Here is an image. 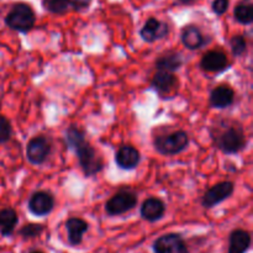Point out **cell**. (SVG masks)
I'll list each match as a JSON object with an SVG mask.
<instances>
[{"instance_id":"1","label":"cell","mask_w":253,"mask_h":253,"mask_svg":"<svg viewBox=\"0 0 253 253\" xmlns=\"http://www.w3.org/2000/svg\"><path fill=\"white\" fill-rule=\"evenodd\" d=\"M64 138L68 147H71L77 153L79 165L85 177H91L103 170L104 160L85 140L83 131L72 125L66 130Z\"/></svg>"},{"instance_id":"2","label":"cell","mask_w":253,"mask_h":253,"mask_svg":"<svg viewBox=\"0 0 253 253\" xmlns=\"http://www.w3.org/2000/svg\"><path fill=\"white\" fill-rule=\"evenodd\" d=\"M215 145L225 155H235L246 145V136L240 125H231L216 131L212 136Z\"/></svg>"},{"instance_id":"3","label":"cell","mask_w":253,"mask_h":253,"mask_svg":"<svg viewBox=\"0 0 253 253\" xmlns=\"http://www.w3.org/2000/svg\"><path fill=\"white\" fill-rule=\"evenodd\" d=\"M35 21H36V17H35L34 10L30 5L24 4V2L14 5V7L5 17L6 26L21 34H26L30 30L34 29Z\"/></svg>"},{"instance_id":"4","label":"cell","mask_w":253,"mask_h":253,"mask_svg":"<svg viewBox=\"0 0 253 253\" xmlns=\"http://www.w3.org/2000/svg\"><path fill=\"white\" fill-rule=\"evenodd\" d=\"M188 145H189V137H188V133L183 130L160 135L153 140L156 151L163 156L178 155L184 151Z\"/></svg>"},{"instance_id":"5","label":"cell","mask_w":253,"mask_h":253,"mask_svg":"<svg viewBox=\"0 0 253 253\" xmlns=\"http://www.w3.org/2000/svg\"><path fill=\"white\" fill-rule=\"evenodd\" d=\"M137 205V195L130 190H121L110 198L105 204L109 215H121L130 211Z\"/></svg>"},{"instance_id":"6","label":"cell","mask_w":253,"mask_h":253,"mask_svg":"<svg viewBox=\"0 0 253 253\" xmlns=\"http://www.w3.org/2000/svg\"><path fill=\"white\" fill-rule=\"evenodd\" d=\"M51 153V142L44 136L31 138L26 146V157L31 165L40 166L48 158Z\"/></svg>"},{"instance_id":"7","label":"cell","mask_w":253,"mask_h":253,"mask_svg":"<svg viewBox=\"0 0 253 253\" xmlns=\"http://www.w3.org/2000/svg\"><path fill=\"white\" fill-rule=\"evenodd\" d=\"M234 189L235 185L232 182L217 183L205 193L204 197L202 198V205L207 209H211V208L216 207L217 204L231 197Z\"/></svg>"},{"instance_id":"8","label":"cell","mask_w":253,"mask_h":253,"mask_svg":"<svg viewBox=\"0 0 253 253\" xmlns=\"http://www.w3.org/2000/svg\"><path fill=\"white\" fill-rule=\"evenodd\" d=\"M151 86L160 94L162 98L170 96L177 91L178 78L170 72L157 71L151 81Z\"/></svg>"},{"instance_id":"9","label":"cell","mask_w":253,"mask_h":253,"mask_svg":"<svg viewBox=\"0 0 253 253\" xmlns=\"http://www.w3.org/2000/svg\"><path fill=\"white\" fill-rule=\"evenodd\" d=\"M169 34V27L166 22L160 21L156 17H150L143 25V27L140 31V36L145 42H155L157 40L165 39Z\"/></svg>"},{"instance_id":"10","label":"cell","mask_w":253,"mask_h":253,"mask_svg":"<svg viewBox=\"0 0 253 253\" xmlns=\"http://www.w3.org/2000/svg\"><path fill=\"white\" fill-rule=\"evenodd\" d=\"M54 208V199L48 192H36L29 199V210L36 216L48 215Z\"/></svg>"},{"instance_id":"11","label":"cell","mask_w":253,"mask_h":253,"mask_svg":"<svg viewBox=\"0 0 253 253\" xmlns=\"http://www.w3.org/2000/svg\"><path fill=\"white\" fill-rule=\"evenodd\" d=\"M156 253H189L182 237L177 234H168L160 237L153 245Z\"/></svg>"},{"instance_id":"12","label":"cell","mask_w":253,"mask_h":253,"mask_svg":"<svg viewBox=\"0 0 253 253\" xmlns=\"http://www.w3.org/2000/svg\"><path fill=\"white\" fill-rule=\"evenodd\" d=\"M200 67L205 72L217 73V72H222L229 68V59H227L226 54L222 51L211 49V51H208L202 57V59H200Z\"/></svg>"},{"instance_id":"13","label":"cell","mask_w":253,"mask_h":253,"mask_svg":"<svg viewBox=\"0 0 253 253\" xmlns=\"http://www.w3.org/2000/svg\"><path fill=\"white\" fill-rule=\"evenodd\" d=\"M141 161L140 152H138L137 148H135L133 146L126 145L120 147V150L116 152L115 156V162L121 169L130 170L133 169L138 166Z\"/></svg>"},{"instance_id":"14","label":"cell","mask_w":253,"mask_h":253,"mask_svg":"<svg viewBox=\"0 0 253 253\" xmlns=\"http://www.w3.org/2000/svg\"><path fill=\"white\" fill-rule=\"evenodd\" d=\"M235 100L234 89L230 88L226 84L216 86L210 93V105L215 109H225L231 105Z\"/></svg>"},{"instance_id":"15","label":"cell","mask_w":253,"mask_h":253,"mask_svg":"<svg viewBox=\"0 0 253 253\" xmlns=\"http://www.w3.org/2000/svg\"><path fill=\"white\" fill-rule=\"evenodd\" d=\"M165 211V203L158 198H148L141 205V216L147 221H157L162 219Z\"/></svg>"},{"instance_id":"16","label":"cell","mask_w":253,"mask_h":253,"mask_svg":"<svg viewBox=\"0 0 253 253\" xmlns=\"http://www.w3.org/2000/svg\"><path fill=\"white\" fill-rule=\"evenodd\" d=\"M183 57L179 52L169 51L166 53L161 54L156 61V68L157 71H165V72H173L178 71L183 64Z\"/></svg>"},{"instance_id":"17","label":"cell","mask_w":253,"mask_h":253,"mask_svg":"<svg viewBox=\"0 0 253 253\" xmlns=\"http://www.w3.org/2000/svg\"><path fill=\"white\" fill-rule=\"evenodd\" d=\"M66 229L68 231L69 244L76 246V245L81 244L83 240V235L88 230V222L79 217H71L69 220H67Z\"/></svg>"},{"instance_id":"18","label":"cell","mask_w":253,"mask_h":253,"mask_svg":"<svg viewBox=\"0 0 253 253\" xmlns=\"http://www.w3.org/2000/svg\"><path fill=\"white\" fill-rule=\"evenodd\" d=\"M180 37H182V43L184 44V47L192 51L200 48L205 43L202 31L195 25H187L182 30Z\"/></svg>"},{"instance_id":"19","label":"cell","mask_w":253,"mask_h":253,"mask_svg":"<svg viewBox=\"0 0 253 253\" xmlns=\"http://www.w3.org/2000/svg\"><path fill=\"white\" fill-rule=\"evenodd\" d=\"M251 245V236L245 230H235L230 236L229 253H245Z\"/></svg>"},{"instance_id":"20","label":"cell","mask_w":253,"mask_h":253,"mask_svg":"<svg viewBox=\"0 0 253 253\" xmlns=\"http://www.w3.org/2000/svg\"><path fill=\"white\" fill-rule=\"evenodd\" d=\"M17 221H19V217L14 209L5 208V209L0 210V235L2 236L11 235Z\"/></svg>"},{"instance_id":"21","label":"cell","mask_w":253,"mask_h":253,"mask_svg":"<svg viewBox=\"0 0 253 253\" xmlns=\"http://www.w3.org/2000/svg\"><path fill=\"white\" fill-rule=\"evenodd\" d=\"M234 16L240 24L250 25L253 21V6L250 1H242L235 7Z\"/></svg>"},{"instance_id":"22","label":"cell","mask_w":253,"mask_h":253,"mask_svg":"<svg viewBox=\"0 0 253 253\" xmlns=\"http://www.w3.org/2000/svg\"><path fill=\"white\" fill-rule=\"evenodd\" d=\"M230 47H231V52L235 57H241L247 51L246 37L242 36V35H236V36L231 37Z\"/></svg>"},{"instance_id":"23","label":"cell","mask_w":253,"mask_h":253,"mask_svg":"<svg viewBox=\"0 0 253 253\" xmlns=\"http://www.w3.org/2000/svg\"><path fill=\"white\" fill-rule=\"evenodd\" d=\"M43 6L52 14H64L69 5L67 0H43Z\"/></svg>"},{"instance_id":"24","label":"cell","mask_w":253,"mask_h":253,"mask_svg":"<svg viewBox=\"0 0 253 253\" xmlns=\"http://www.w3.org/2000/svg\"><path fill=\"white\" fill-rule=\"evenodd\" d=\"M12 128L10 121L0 114V143H5L11 137Z\"/></svg>"},{"instance_id":"25","label":"cell","mask_w":253,"mask_h":253,"mask_svg":"<svg viewBox=\"0 0 253 253\" xmlns=\"http://www.w3.org/2000/svg\"><path fill=\"white\" fill-rule=\"evenodd\" d=\"M42 231H43V226H42V225L29 224L20 230V235H21L22 237H26V239H31V237L39 236Z\"/></svg>"},{"instance_id":"26","label":"cell","mask_w":253,"mask_h":253,"mask_svg":"<svg viewBox=\"0 0 253 253\" xmlns=\"http://www.w3.org/2000/svg\"><path fill=\"white\" fill-rule=\"evenodd\" d=\"M211 7H212V11H214L216 15L225 14L227 7H229V0H214Z\"/></svg>"},{"instance_id":"27","label":"cell","mask_w":253,"mask_h":253,"mask_svg":"<svg viewBox=\"0 0 253 253\" xmlns=\"http://www.w3.org/2000/svg\"><path fill=\"white\" fill-rule=\"evenodd\" d=\"M68 1L69 6H72L76 10H83L85 7L89 6L91 0H67Z\"/></svg>"},{"instance_id":"28","label":"cell","mask_w":253,"mask_h":253,"mask_svg":"<svg viewBox=\"0 0 253 253\" xmlns=\"http://www.w3.org/2000/svg\"><path fill=\"white\" fill-rule=\"evenodd\" d=\"M180 2H183V4H189V2H192L193 0H179Z\"/></svg>"},{"instance_id":"29","label":"cell","mask_w":253,"mask_h":253,"mask_svg":"<svg viewBox=\"0 0 253 253\" xmlns=\"http://www.w3.org/2000/svg\"><path fill=\"white\" fill-rule=\"evenodd\" d=\"M31 253H42V252H39V251H36V252H31Z\"/></svg>"}]
</instances>
